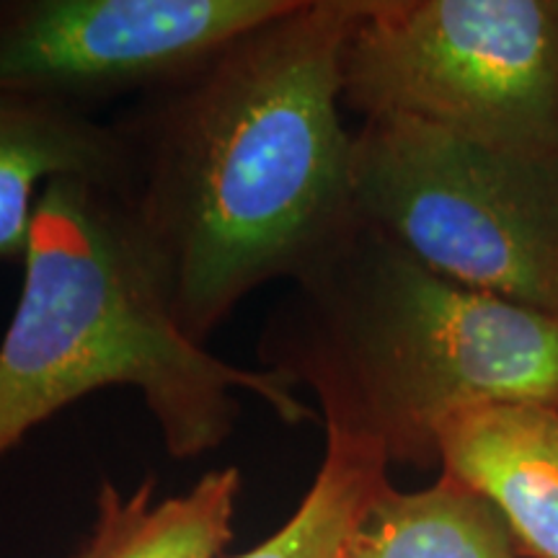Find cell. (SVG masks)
<instances>
[{
  "label": "cell",
  "mask_w": 558,
  "mask_h": 558,
  "mask_svg": "<svg viewBox=\"0 0 558 558\" xmlns=\"http://www.w3.org/2000/svg\"><path fill=\"white\" fill-rule=\"evenodd\" d=\"M324 460L305 497L267 541L233 558H341L365 509L390 484V460L373 439L329 427Z\"/></svg>",
  "instance_id": "11"
},
{
  "label": "cell",
  "mask_w": 558,
  "mask_h": 558,
  "mask_svg": "<svg viewBox=\"0 0 558 558\" xmlns=\"http://www.w3.org/2000/svg\"><path fill=\"white\" fill-rule=\"evenodd\" d=\"M104 388H130L173 458L218 450L246 393L290 427L316 411L282 378L213 354L179 329L101 184L54 179L34 213L24 284L0 341V456Z\"/></svg>",
  "instance_id": "3"
},
{
  "label": "cell",
  "mask_w": 558,
  "mask_h": 558,
  "mask_svg": "<svg viewBox=\"0 0 558 558\" xmlns=\"http://www.w3.org/2000/svg\"><path fill=\"white\" fill-rule=\"evenodd\" d=\"M292 0H0V90L90 111L150 94Z\"/></svg>",
  "instance_id": "6"
},
{
  "label": "cell",
  "mask_w": 558,
  "mask_h": 558,
  "mask_svg": "<svg viewBox=\"0 0 558 558\" xmlns=\"http://www.w3.org/2000/svg\"><path fill=\"white\" fill-rule=\"evenodd\" d=\"M362 0H292L140 96L104 186L171 318L207 347L264 284L295 282L357 226L341 52Z\"/></svg>",
  "instance_id": "1"
},
{
  "label": "cell",
  "mask_w": 558,
  "mask_h": 558,
  "mask_svg": "<svg viewBox=\"0 0 558 558\" xmlns=\"http://www.w3.org/2000/svg\"><path fill=\"white\" fill-rule=\"evenodd\" d=\"M256 357L390 465H437V432L463 409L558 403V318L437 275L365 220L290 282Z\"/></svg>",
  "instance_id": "2"
},
{
  "label": "cell",
  "mask_w": 558,
  "mask_h": 558,
  "mask_svg": "<svg viewBox=\"0 0 558 558\" xmlns=\"http://www.w3.org/2000/svg\"><path fill=\"white\" fill-rule=\"evenodd\" d=\"M344 109L558 158V0H362Z\"/></svg>",
  "instance_id": "5"
},
{
  "label": "cell",
  "mask_w": 558,
  "mask_h": 558,
  "mask_svg": "<svg viewBox=\"0 0 558 558\" xmlns=\"http://www.w3.org/2000/svg\"><path fill=\"white\" fill-rule=\"evenodd\" d=\"M437 465L497 509L520 558H558V403L458 411L437 432Z\"/></svg>",
  "instance_id": "7"
},
{
  "label": "cell",
  "mask_w": 558,
  "mask_h": 558,
  "mask_svg": "<svg viewBox=\"0 0 558 558\" xmlns=\"http://www.w3.org/2000/svg\"><path fill=\"white\" fill-rule=\"evenodd\" d=\"M241 471H209L190 492L156 499L153 481L124 497L104 484L88 538L70 558H222L233 541Z\"/></svg>",
  "instance_id": "9"
},
{
  "label": "cell",
  "mask_w": 558,
  "mask_h": 558,
  "mask_svg": "<svg viewBox=\"0 0 558 558\" xmlns=\"http://www.w3.org/2000/svg\"><path fill=\"white\" fill-rule=\"evenodd\" d=\"M120 140L111 122L39 96L0 90V262L24 264L41 190L54 179L114 184Z\"/></svg>",
  "instance_id": "8"
},
{
  "label": "cell",
  "mask_w": 558,
  "mask_h": 558,
  "mask_svg": "<svg viewBox=\"0 0 558 558\" xmlns=\"http://www.w3.org/2000/svg\"><path fill=\"white\" fill-rule=\"evenodd\" d=\"M352 194L360 220L437 275L558 318V158L373 117L354 130Z\"/></svg>",
  "instance_id": "4"
},
{
  "label": "cell",
  "mask_w": 558,
  "mask_h": 558,
  "mask_svg": "<svg viewBox=\"0 0 558 558\" xmlns=\"http://www.w3.org/2000/svg\"><path fill=\"white\" fill-rule=\"evenodd\" d=\"M341 558H520L501 514L439 473L422 492L388 484L369 501Z\"/></svg>",
  "instance_id": "10"
}]
</instances>
